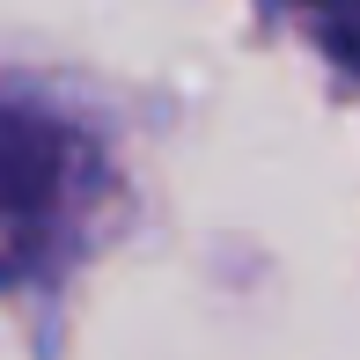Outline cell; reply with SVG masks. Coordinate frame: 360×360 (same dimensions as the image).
Segmentation results:
<instances>
[{
	"label": "cell",
	"mask_w": 360,
	"mask_h": 360,
	"mask_svg": "<svg viewBox=\"0 0 360 360\" xmlns=\"http://www.w3.org/2000/svg\"><path fill=\"white\" fill-rule=\"evenodd\" d=\"M280 8L302 15V22L316 30V44H323L346 74H360V0H280Z\"/></svg>",
	"instance_id": "obj_2"
},
{
	"label": "cell",
	"mask_w": 360,
	"mask_h": 360,
	"mask_svg": "<svg viewBox=\"0 0 360 360\" xmlns=\"http://www.w3.org/2000/svg\"><path fill=\"white\" fill-rule=\"evenodd\" d=\"M96 199V147L44 110L0 103V280H37L67 257Z\"/></svg>",
	"instance_id": "obj_1"
}]
</instances>
